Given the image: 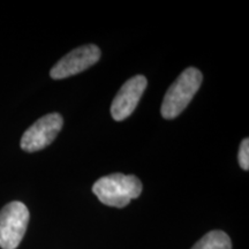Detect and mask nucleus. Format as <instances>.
<instances>
[{"instance_id":"6e6552de","label":"nucleus","mask_w":249,"mask_h":249,"mask_svg":"<svg viewBox=\"0 0 249 249\" xmlns=\"http://www.w3.org/2000/svg\"><path fill=\"white\" fill-rule=\"evenodd\" d=\"M238 160H239V164H240L241 169L245 171H248L249 169V140L248 139L242 140L240 148H239Z\"/></svg>"},{"instance_id":"7ed1b4c3","label":"nucleus","mask_w":249,"mask_h":249,"mask_svg":"<svg viewBox=\"0 0 249 249\" xmlns=\"http://www.w3.org/2000/svg\"><path fill=\"white\" fill-rule=\"evenodd\" d=\"M29 210L20 201L6 204L0 210V248L17 249L26 234Z\"/></svg>"},{"instance_id":"f257e3e1","label":"nucleus","mask_w":249,"mask_h":249,"mask_svg":"<svg viewBox=\"0 0 249 249\" xmlns=\"http://www.w3.org/2000/svg\"><path fill=\"white\" fill-rule=\"evenodd\" d=\"M92 192L103 204L124 208L141 195L142 182L135 176L114 173L98 179L93 183Z\"/></svg>"},{"instance_id":"39448f33","label":"nucleus","mask_w":249,"mask_h":249,"mask_svg":"<svg viewBox=\"0 0 249 249\" xmlns=\"http://www.w3.org/2000/svg\"><path fill=\"white\" fill-rule=\"evenodd\" d=\"M99 58L101 50L97 45H82L62 57L50 71V76L54 80H61L76 75L95 65Z\"/></svg>"},{"instance_id":"20e7f679","label":"nucleus","mask_w":249,"mask_h":249,"mask_svg":"<svg viewBox=\"0 0 249 249\" xmlns=\"http://www.w3.org/2000/svg\"><path fill=\"white\" fill-rule=\"evenodd\" d=\"M62 117L50 113L31 124L21 138V149L26 152H36L51 144L62 128Z\"/></svg>"},{"instance_id":"0eeeda50","label":"nucleus","mask_w":249,"mask_h":249,"mask_svg":"<svg viewBox=\"0 0 249 249\" xmlns=\"http://www.w3.org/2000/svg\"><path fill=\"white\" fill-rule=\"evenodd\" d=\"M192 249H232V242L225 232L211 231L196 242Z\"/></svg>"},{"instance_id":"f03ea898","label":"nucleus","mask_w":249,"mask_h":249,"mask_svg":"<svg viewBox=\"0 0 249 249\" xmlns=\"http://www.w3.org/2000/svg\"><path fill=\"white\" fill-rule=\"evenodd\" d=\"M202 73L197 68L188 67L182 71L165 93L160 113L165 119H174L185 110L200 89Z\"/></svg>"},{"instance_id":"423d86ee","label":"nucleus","mask_w":249,"mask_h":249,"mask_svg":"<svg viewBox=\"0 0 249 249\" xmlns=\"http://www.w3.org/2000/svg\"><path fill=\"white\" fill-rule=\"evenodd\" d=\"M147 85V79L143 75L133 76L124 83L111 105V114L114 120H124L133 113Z\"/></svg>"}]
</instances>
